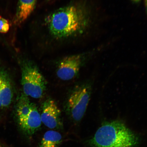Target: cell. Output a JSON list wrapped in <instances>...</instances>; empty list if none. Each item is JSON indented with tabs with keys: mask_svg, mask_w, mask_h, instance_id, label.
<instances>
[{
	"mask_svg": "<svg viewBox=\"0 0 147 147\" xmlns=\"http://www.w3.org/2000/svg\"><path fill=\"white\" fill-rule=\"evenodd\" d=\"M96 5L91 0H71L36 20V47L50 51L79 45L96 27Z\"/></svg>",
	"mask_w": 147,
	"mask_h": 147,
	"instance_id": "cell-1",
	"label": "cell"
},
{
	"mask_svg": "<svg viewBox=\"0 0 147 147\" xmlns=\"http://www.w3.org/2000/svg\"><path fill=\"white\" fill-rule=\"evenodd\" d=\"M88 143L92 147H134L139 139L123 123L116 120L102 125Z\"/></svg>",
	"mask_w": 147,
	"mask_h": 147,
	"instance_id": "cell-2",
	"label": "cell"
},
{
	"mask_svg": "<svg viewBox=\"0 0 147 147\" xmlns=\"http://www.w3.org/2000/svg\"><path fill=\"white\" fill-rule=\"evenodd\" d=\"M21 69L23 93L32 98H41L46 90L47 83L37 65L32 60L24 59Z\"/></svg>",
	"mask_w": 147,
	"mask_h": 147,
	"instance_id": "cell-3",
	"label": "cell"
},
{
	"mask_svg": "<svg viewBox=\"0 0 147 147\" xmlns=\"http://www.w3.org/2000/svg\"><path fill=\"white\" fill-rule=\"evenodd\" d=\"M16 115L20 127L27 135H32L41 126V115L37 108L23 93L16 100Z\"/></svg>",
	"mask_w": 147,
	"mask_h": 147,
	"instance_id": "cell-4",
	"label": "cell"
},
{
	"mask_svg": "<svg viewBox=\"0 0 147 147\" xmlns=\"http://www.w3.org/2000/svg\"><path fill=\"white\" fill-rule=\"evenodd\" d=\"M91 87L90 84L83 83L75 86L66 100V113L74 122L82 120L87 110L90 98Z\"/></svg>",
	"mask_w": 147,
	"mask_h": 147,
	"instance_id": "cell-5",
	"label": "cell"
},
{
	"mask_svg": "<svg viewBox=\"0 0 147 147\" xmlns=\"http://www.w3.org/2000/svg\"><path fill=\"white\" fill-rule=\"evenodd\" d=\"M90 55L91 52L83 53L61 58L57 66V76L63 81L71 80L76 78Z\"/></svg>",
	"mask_w": 147,
	"mask_h": 147,
	"instance_id": "cell-6",
	"label": "cell"
},
{
	"mask_svg": "<svg viewBox=\"0 0 147 147\" xmlns=\"http://www.w3.org/2000/svg\"><path fill=\"white\" fill-rule=\"evenodd\" d=\"M40 115L42 122L47 127L57 129L63 127L61 111L53 99H47L43 102Z\"/></svg>",
	"mask_w": 147,
	"mask_h": 147,
	"instance_id": "cell-7",
	"label": "cell"
},
{
	"mask_svg": "<svg viewBox=\"0 0 147 147\" xmlns=\"http://www.w3.org/2000/svg\"><path fill=\"white\" fill-rule=\"evenodd\" d=\"M13 96V91L11 79L8 73L0 69V100L3 108L10 105Z\"/></svg>",
	"mask_w": 147,
	"mask_h": 147,
	"instance_id": "cell-8",
	"label": "cell"
},
{
	"mask_svg": "<svg viewBox=\"0 0 147 147\" xmlns=\"http://www.w3.org/2000/svg\"><path fill=\"white\" fill-rule=\"evenodd\" d=\"M37 0H18L13 22L21 25L28 18L36 8Z\"/></svg>",
	"mask_w": 147,
	"mask_h": 147,
	"instance_id": "cell-9",
	"label": "cell"
},
{
	"mask_svg": "<svg viewBox=\"0 0 147 147\" xmlns=\"http://www.w3.org/2000/svg\"><path fill=\"white\" fill-rule=\"evenodd\" d=\"M62 136L59 133L53 130L46 132L39 147H59L62 142Z\"/></svg>",
	"mask_w": 147,
	"mask_h": 147,
	"instance_id": "cell-10",
	"label": "cell"
},
{
	"mask_svg": "<svg viewBox=\"0 0 147 147\" xmlns=\"http://www.w3.org/2000/svg\"><path fill=\"white\" fill-rule=\"evenodd\" d=\"M10 27V24L8 20L0 16V33H7Z\"/></svg>",
	"mask_w": 147,
	"mask_h": 147,
	"instance_id": "cell-11",
	"label": "cell"
},
{
	"mask_svg": "<svg viewBox=\"0 0 147 147\" xmlns=\"http://www.w3.org/2000/svg\"><path fill=\"white\" fill-rule=\"evenodd\" d=\"M145 8H146V11L147 13V0H144Z\"/></svg>",
	"mask_w": 147,
	"mask_h": 147,
	"instance_id": "cell-12",
	"label": "cell"
},
{
	"mask_svg": "<svg viewBox=\"0 0 147 147\" xmlns=\"http://www.w3.org/2000/svg\"><path fill=\"white\" fill-rule=\"evenodd\" d=\"M134 3H139L141 1V0H131Z\"/></svg>",
	"mask_w": 147,
	"mask_h": 147,
	"instance_id": "cell-13",
	"label": "cell"
},
{
	"mask_svg": "<svg viewBox=\"0 0 147 147\" xmlns=\"http://www.w3.org/2000/svg\"><path fill=\"white\" fill-rule=\"evenodd\" d=\"M3 108L2 106V104L1 103V100H0V108Z\"/></svg>",
	"mask_w": 147,
	"mask_h": 147,
	"instance_id": "cell-14",
	"label": "cell"
},
{
	"mask_svg": "<svg viewBox=\"0 0 147 147\" xmlns=\"http://www.w3.org/2000/svg\"><path fill=\"white\" fill-rule=\"evenodd\" d=\"M0 147H3L2 146H1V145L0 144Z\"/></svg>",
	"mask_w": 147,
	"mask_h": 147,
	"instance_id": "cell-15",
	"label": "cell"
},
{
	"mask_svg": "<svg viewBox=\"0 0 147 147\" xmlns=\"http://www.w3.org/2000/svg\"><path fill=\"white\" fill-rule=\"evenodd\" d=\"M48 1H50V0H48Z\"/></svg>",
	"mask_w": 147,
	"mask_h": 147,
	"instance_id": "cell-16",
	"label": "cell"
}]
</instances>
